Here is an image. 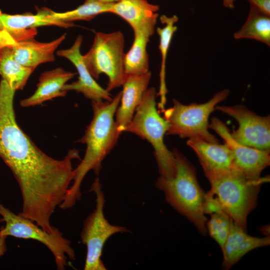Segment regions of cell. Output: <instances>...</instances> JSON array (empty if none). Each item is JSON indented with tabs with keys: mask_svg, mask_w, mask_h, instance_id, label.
<instances>
[{
	"mask_svg": "<svg viewBox=\"0 0 270 270\" xmlns=\"http://www.w3.org/2000/svg\"><path fill=\"white\" fill-rule=\"evenodd\" d=\"M161 23L164 25L162 28H158L157 33L160 38L158 48L161 54V64L160 72V90L157 94L160 96V102L158 107L163 110L166 104V94L168 92L166 84V62L168 50L172 36L177 30L176 24L178 20L176 15L167 16L162 15L160 18Z\"/></svg>",
	"mask_w": 270,
	"mask_h": 270,
	"instance_id": "21",
	"label": "cell"
},
{
	"mask_svg": "<svg viewBox=\"0 0 270 270\" xmlns=\"http://www.w3.org/2000/svg\"><path fill=\"white\" fill-rule=\"evenodd\" d=\"M187 144L197 156L205 175L234 168L233 156L226 144L210 142L194 138L188 139Z\"/></svg>",
	"mask_w": 270,
	"mask_h": 270,
	"instance_id": "16",
	"label": "cell"
},
{
	"mask_svg": "<svg viewBox=\"0 0 270 270\" xmlns=\"http://www.w3.org/2000/svg\"><path fill=\"white\" fill-rule=\"evenodd\" d=\"M51 10L44 8L36 14L26 13L10 14L0 10V39L20 41L34 38L37 34L36 28L55 26L68 28L74 26L56 20L50 16Z\"/></svg>",
	"mask_w": 270,
	"mask_h": 270,
	"instance_id": "12",
	"label": "cell"
},
{
	"mask_svg": "<svg viewBox=\"0 0 270 270\" xmlns=\"http://www.w3.org/2000/svg\"></svg>",
	"mask_w": 270,
	"mask_h": 270,
	"instance_id": "31",
	"label": "cell"
},
{
	"mask_svg": "<svg viewBox=\"0 0 270 270\" xmlns=\"http://www.w3.org/2000/svg\"><path fill=\"white\" fill-rule=\"evenodd\" d=\"M202 210L205 215L225 213L220 201L210 190L204 194Z\"/></svg>",
	"mask_w": 270,
	"mask_h": 270,
	"instance_id": "26",
	"label": "cell"
},
{
	"mask_svg": "<svg viewBox=\"0 0 270 270\" xmlns=\"http://www.w3.org/2000/svg\"><path fill=\"white\" fill-rule=\"evenodd\" d=\"M158 18L146 21L133 30L134 42L124 58L126 76L142 74L150 71L146 48L150 38L154 34Z\"/></svg>",
	"mask_w": 270,
	"mask_h": 270,
	"instance_id": "18",
	"label": "cell"
},
{
	"mask_svg": "<svg viewBox=\"0 0 270 270\" xmlns=\"http://www.w3.org/2000/svg\"><path fill=\"white\" fill-rule=\"evenodd\" d=\"M208 128L218 134L230 148L234 168L251 180L262 178V172L270 164V150L249 147L237 142L232 137L228 127L217 118L211 119Z\"/></svg>",
	"mask_w": 270,
	"mask_h": 270,
	"instance_id": "11",
	"label": "cell"
},
{
	"mask_svg": "<svg viewBox=\"0 0 270 270\" xmlns=\"http://www.w3.org/2000/svg\"><path fill=\"white\" fill-rule=\"evenodd\" d=\"M66 34L46 42L32 38L20 41L6 40L0 42V48L8 47L14 58L22 64L36 68L40 64L54 60V52L66 38Z\"/></svg>",
	"mask_w": 270,
	"mask_h": 270,
	"instance_id": "14",
	"label": "cell"
},
{
	"mask_svg": "<svg viewBox=\"0 0 270 270\" xmlns=\"http://www.w3.org/2000/svg\"><path fill=\"white\" fill-rule=\"evenodd\" d=\"M172 152L175 174L170 178L160 176L156 186L163 192L166 201L204 236L207 233V218L202 210L205 193L198 184L193 165L176 149Z\"/></svg>",
	"mask_w": 270,
	"mask_h": 270,
	"instance_id": "3",
	"label": "cell"
},
{
	"mask_svg": "<svg viewBox=\"0 0 270 270\" xmlns=\"http://www.w3.org/2000/svg\"><path fill=\"white\" fill-rule=\"evenodd\" d=\"M215 110L234 118L238 128L230 132L232 137L244 146L270 150V116H260L244 106H216Z\"/></svg>",
	"mask_w": 270,
	"mask_h": 270,
	"instance_id": "10",
	"label": "cell"
},
{
	"mask_svg": "<svg viewBox=\"0 0 270 270\" xmlns=\"http://www.w3.org/2000/svg\"><path fill=\"white\" fill-rule=\"evenodd\" d=\"M212 192L220 201L225 213L246 230L248 216L256 207L261 185L269 177L251 180L235 168L205 175Z\"/></svg>",
	"mask_w": 270,
	"mask_h": 270,
	"instance_id": "4",
	"label": "cell"
},
{
	"mask_svg": "<svg viewBox=\"0 0 270 270\" xmlns=\"http://www.w3.org/2000/svg\"><path fill=\"white\" fill-rule=\"evenodd\" d=\"M76 74L61 68L42 72L34 92L28 98L22 100L20 105L24 108L33 106L56 98L66 96L67 92L64 90L63 88Z\"/></svg>",
	"mask_w": 270,
	"mask_h": 270,
	"instance_id": "19",
	"label": "cell"
},
{
	"mask_svg": "<svg viewBox=\"0 0 270 270\" xmlns=\"http://www.w3.org/2000/svg\"><path fill=\"white\" fill-rule=\"evenodd\" d=\"M234 0H223L224 6L230 8H234Z\"/></svg>",
	"mask_w": 270,
	"mask_h": 270,
	"instance_id": "29",
	"label": "cell"
},
{
	"mask_svg": "<svg viewBox=\"0 0 270 270\" xmlns=\"http://www.w3.org/2000/svg\"><path fill=\"white\" fill-rule=\"evenodd\" d=\"M157 95L154 87L146 90L125 132L135 134L150 144L160 176L170 178L175 174V159L173 152L167 148L164 142L168 124L156 109Z\"/></svg>",
	"mask_w": 270,
	"mask_h": 270,
	"instance_id": "5",
	"label": "cell"
},
{
	"mask_svg": "<svg viewBox=\"0 0 270 270\" xmlns=\"http://www.w3.org/2000/svg\"><path fill=\"white\" fill-rule=\"evenodd\" d=\"M230 93L224 90L216 94L208 102L202 104H183L173 100V106L162 112L168 124L166 135L178 136L181 138H200L218 143V140L208 131V118L216 105L225 100Z\"/></svg>",
	"mask_w": 270,
	"mask_h": 270,
	"instance_id": "6",
	"label": "cell"
},
{
	"mask_svg": "<svg viewBox=\"0 0 270 270\" xmlns=\"http://www.w3.org/2000/svg\"><path fill=\"white\" fill-rule=\"evenodd\" d=\"M210 216L206 222V231L222 250L230 232L232 219L226 213Z\"/></svg>",
	"mask_w": 270,
	"mask_h": 270,
	"instance_id": "25",
	"label": "cell"
},
{
	"mask_svg": "<svg viewBox=\"0 0 270 270\" xmlns=\"http://www.w3.org/2000/svg\"><path fill=\"white\" fill-rule=\"evenodd\" d=\"M35 69L18 62L8 47L0 48V75L14 90L24 88Z\"/></svg>",
	"mask_w": 270,
	"mask_h": 270,
	"instance_id": "22",
	"label": "cell"
},
{
	"mask_svg": "<svg viewBox=\"0 0 270 270\" xmlns=\"http://www.w3.org/2000/svg\"><path fill=\"white\" fill-rule=\"evenodd\" d=\"M82 37L78 36L72 46L67 49L60 50L56 54L69 60L76 68L78 74L76 81L66 84L64 90H74L82 93L92 100H108L112 99V95L106 89L103 88L95 80L88 70L80 53Z\"/></svg>",
	"mask_w": 270,
	"mask_h": 270,
	"instance_id": "13",
	"label": "cell"
},
{
	"mask_svg": "<svg viewBox=\"0 0 270 270\" xmlns=\"http://www.w3.org/2000/svg\"><path fill=\"white\" fill-rule=\"evenodd\" d=\"M270 236L260 238L248 235L232 220L230 230L222 248V268L228 270L250 251L269 245Z\"/></svg>",
	"mask_w": 270,
	"mask_h": 270,
	"instance_id": "17",
	"label": "cell"
},
{
	"mask_svg": "<svg viewBox=\"0 0 270 270\" xmlns=\"http://www.w3.org/2000/svg\"><path fill=\"white\" fill-rule=\"evenodd\" d=\"M6 236L0 234V257L3 256L6 251Z\"/></svg>",
	"mask_w": 270,
	"mask_h": 270,
	"instance_id": "28",
	"label": "cell"
},
{
	"mask_svg": "<svg viewBox=\"0 0 270 270\" xmlns=\"http://www.w3.org/2000/svg\"><path fill=\"white\" fill-rule=\"evenodd\" d=\"M236 40L248 38L270 46V17L250 6L248 18L234 34Z\"/></svg>",
	"mask_w": 270,
	"mask_h": 270,
	"instance_id": "23",
	"label": "cell"
},
{
	"mask_svg": "<svg viewBox=\"0 0 270 270\" xmlns=\"http://www.w3.org/2000/svg\"><path fill=\"white\" fill-rule=\"evenodd\" d=\"M114 3H106L98 0H85L74 10L59 12L51 10L52 18L60 22L72 23L76 20H90L98 14L110 13Z\"/></svg>",
	"mask_w": 270,
	"mask_h": 270,
	"instance_id": "24",
	"label": "cell"
},
{
	"mask_svg": "<svg viewBox=\"0 0 270 270\" xmlns=\"http://www.w3.org/2000/svg\"><path fill=\"white\" fill-rule=\"evenodd\" d=\"M151 72L138 75H128L122 84L120 104L116 109V123L118 132H125L132 120L135 112L148 90Z\"/></svg>",
	"mask_w": 270,
	"mask_h": 270,
	"instance_id": "15",
	"label": "cell"
},
{
	"mask_svg": "<svg viewBox=\"0 0 270 270\" xmlns=\"http://www.w3.org/2000/svg\"><path fill=\"white\" fill-rule=\"evenodd\" d=\"M100 2L106 3H114L119 1L120 0H98Z\"/></svg>",
	"mask_w": 270,
	"mask_h": 270,
	"instance_id": "30",
	"label": "cell"
},
{
	"mask_svg": "<svg viewBox=\"0 0 270 270\" xmlns=\"http://www.w3.org/2000/svg\"><path fill=\"white\" fill-rule=\"evenodd\" d=\"M159 6L146 0H120L113 4L110 13L125 20L132 30L154 17L158 16Z\"/></svg>",
	"mask_w": 270,
	"mask_h": 270,
	"instance_id": "20",
	"label": "cell"
},
{
	"mask_svg": "<svg viewBox=\"0 0 270 270\" xmlns=\"http://www.w3.org/2000/svg\"><path fill=\"white\" fill-rule=\"evenodd\" d=\"M250 6L260 12L270 16V0H248Z\"/></svg>",
	"mask_w": 270,
	"mask_h": 270,
	"instance_id": "27",
	"label": "cell"
},
{
	"mask_svg": "<svg viewBox=\"0 0 270 270\" xmlns=\"http://www.w3.org/2000/svg\"><path fill=\"white\" fill-rule=\"evenodd\" d=\"M0 222L5 223L0 228V234L41 242L52 254L58 270H64L68 266V258L75 260V252L70 240L64 238L58 230L53 233L47 232L33 221L14 213L0 202Z\"/></svg>",
	"mask_w": 270,
	"mask_h": 270,
	"instance_id": "8",
	"label": "cell"
},
{
	"mask_svg": "<svg viewBox=\"0 0 270 270\" xmlns=\"http://www.w3.org/2000/svg\"><path fill=\"white\" fill-rule=\"evenodd\" d=\"M90 190L96 195V208L84 220L80 233L81 241L86 248L84 269L106 270L101 259L106 242L115 234L128 232L130 230L125 227L112 224L106 218L104 212V195L98 178L92 184Z\"/></svg>",
	"mask_w": 270,
	"mask_h": 270,
	"instance_id": "9",
	"label": "cell"
},
{
	"mask_svg": "<svg viewBox=\"0 0 270 270\" xmlns=\"http://www.w3.org/2000/svg\"><path fill=\"white\" fill-rule=\"evenodd\" d=\"M121 92L111 100H92L94 116L84 136L78 142L86 145L83 159L74 168L72 184L60 206L62 210L72 207L81 197L82 182L90 171L98 174L102 163L116 144L120 135L114 119Z\"/></svg>",
	"mask_w": 270,
	"mask_h": 270,
	"instance_id": "2",
	"label": "cell"
},
{
	"mask_svg": "<svg viewBox=\"0 0 270 270\" xmlns=\"http://www.w3.org/2000/svg\"><path fill=\"white\" fill-rule=\"evenodd\" d=\"M124 38L120 31L110 33L96 32L90 50L82 55L84 62L92 76L98 79L105 74L108 81V92L122 86L127 76L124 70Z\"/></svg>",
	"mask_w": 270,
	"mask_h": 270,
	"instance_id": "7",
	"label": "cell"
},
{
	"mask_svg": "<svg viewBox=\"0 0 270 270\" xmlns=\"http://www.w3.org/2000/svg\"><path fill=\"white\" fill-rule=\"evenodd\" d=\"M15 90L0 82V157L11 170L20 186L22 216L45 230L64 201L74 176L72 162L78 150L68 152L62 160L40 150L18 124L14 107Z\"/></svg>",
	"mask_w": 270,
	"mask_h": 270,
	"instance_id": "1",
	"label": "cell"
}]
</instances>
